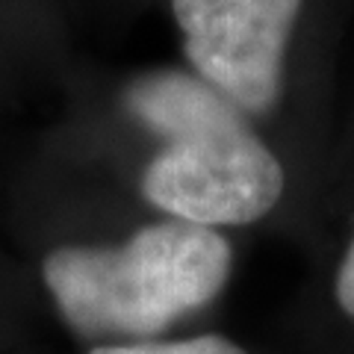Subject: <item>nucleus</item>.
Returning <instances> with one entry per match:
<instances>
[{"instance_id": "6", "label": "nucleus", "mask_w": 354, "mask_h": 354, "mask_svg": "<svg viewBox=\"0 0 354 354\" xmlns=\"http://www.w3.org/2000/svg\"><path fill=\"white\" fill-rule=\"evenodd\" d=\"M157 6H160V0H157Z\"/></svg>"}, {"instance_id": "1", "label": "nucleus", "mask_w": 354, "mask_h": 354, "mask_svg": "<svg viewBox=\"0 0 354 354\" xmlns=\"http://www.w3.org/2000/svg\"><path fill=\"white\" fill-rule=\"evenodd\" d=\"M180 65L225 95L290 162L334 142L351 62L354 0H160Z\"/></svg>"}, {"instance_id": "5", "label": "nucleus", "mask_w": 354, "mask_h": 354, "mask_svg": "<svg viewBox=\"0 0 354 354\" xmlns=\"http://www.w3.org/2000/svg\"><path fill=\"white\" fill-rule=\"evenodd\" d=\"M88 354H248L239 342L221 334H198L186 339H145L124 346H97Z\"/></svg>"}, {"instance_id": "2", "label": "nucleus", "mask_w": 354, "mask_h": 354, "mask_svg": "<svg viewBox=\"0 0 354 354\" xmlns=\"http://www.w3.org/2000/svg\"><path fill=\"white\" fill-rule=\"evenodd\" d=\"M113 106L148 142L136 192L157 216L227 234L266 221L290 192L274 142L180 62L121 77Z\"/></svg>"}, {"instance_id": "3", "label": "nucleus", "mask_w": 354, "mask_h": 354, "mask_svg": "<svg viewBox=\"0 0 354 354\" xmlns=\"http://www.w3.org/2000/svg\"><path fill=\"white\" fill-rule=\"evenodd\" d=\"M234 274L225 230L157 216L104 245H62L41 263L59 313L83 337L145 342L207 310Z\"/></svg>"}, {"instance_id": "4", "label": "nucleus", "mask_w": 354, "mask_h": 354, "mask_svg": "<svg viewBox=\"0 0 354 354\" xmlns=\"http://www.w3.org/2000/svg\"><path fill=\"white\" fill-rule=\"evenodd\" d=\"M330 145H339L346 157H354V50L346 71V88H342L339 115H337L334 142ZM330 301L354 325V221L337 251L334 269H330Z\"/></svg>"}]
</instances>
